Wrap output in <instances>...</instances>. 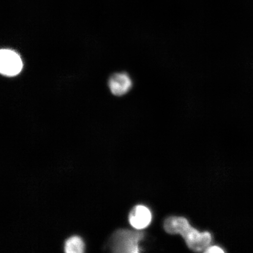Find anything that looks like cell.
Here are the masks:
<instances>
[{"label":"cell","instance_id":"obj_3","mask_svg":"<svg viewBox=\"0 0 253 253\" xmlns=\"http://www.w3.org/2000/svg\"><path fill=\"white\" fill-rule=\"evenodd\" d=\"M23 63L20 55L11 49H1L0 52V72L6 77H12L21 72Z\"/></svg>","mask_w":253,"mask_h":253},{"label":"cell","instance_id":"obj_7","mask_svg":"<svg viewBox=\"0 0 253 253\" xmlns=\"http://www.w3.org/2000/svg\"><path fill=\"white\" fill-rule=\"evenodd\" d=\"M205 253H224V251L223 250L219 247L218 246H211V247H208V248L205 250Z\"/></svg>","mask_w":253,"mask_h":253},{"label":"cell","instance_id":"obj_2","mask_svg":"<svg viewBox=\"0 0 253 253\" xmlns=\"http://www.w3.org/2000/svg\"><path fill=\"white\" fill-rule=\"evenodd\" d=\"M144 234L139 231H117L112 239V248L115 252L136 253L140 252L138 243Z\"/></svg>","mask_w":253,"mask_h":253},{"label":"cell","instance_id":"obj_4","mask_svg":"<svg viewBox=\"0 0 253 253\" xmlns=\"http://www.w3.org/2000/svg\"><path fill=\"white\" fill-rule=\"evenodd\" d=\"M109 86L111 91L116 96H122L131 89L132 82L126 73H118L110 77Z\"/></svg>","mask_w":253,"mask_h":253},{"label":"cell","instance_id":"obj_1","mask_svg":"<svg viewBox=\"0 0 253 253\" xmlns=\"http://www.w3.org/2000/svg\"><path fill=\"white\" fill-rule=\"evenodd\" d=\"M164 229L169 234H180L192 251L200 252L205 251L211 242V233L200 232L194 228L183 217L172 216L164 221Z\"/></svg>","mask_w":253,"mask_h":253},{"label":"cell","instance_id":"obj_6","mask_svg":"<svg viewBox=\"0 0 253 253\" xmlns=\"http://www.w3.org/2000/svg\"><path fill=\"white\" fill-rule=\"evenodd\" d=\"M65 249L68 253H82L84 252V243L79 237H72L66 242Z\"/></svg>","mask_w":253,"mask_h":253},{"label":"cell","instance_id":"obj_5","mask_svg":"<svg viewBox=\"0 0 253 253\" xmlns=\"http://www.w3.org/2000/svg\"><path fill=\"white\" fill-rule=\"evenodd\" d=\"M152 215L149 209L142 205L136 206L129 214V221L136 229H142L151 223Z\"/></svg>","mask_w":253,"mask_h":253}]
</instances>
